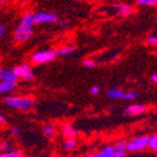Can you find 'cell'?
Segmentation results:
<instances>
[{"label": "cell", "mask_w": 157, "mask_h": 157, "mask_svg": "<svg viewBox=\"0 0 157 157\" xmlns=\"http://www.w3.org/2000/svg\"><path fill=\"white\" fill-rule=\"evenodd\" d=\"M109 9L112 10L117 17H121V18H126L133 13V7L125 2H115L111 5Z\"/></svg>", "instance_id": "8"}, {"label": "cell", "mask_w": 157, "mask_h": 157, "mask_svg": "<svg viewBox=\"0 0 157 157\" xmlns=\"http://www.w3.org/2000/svg\"><path fill=\"white\" fill-rule=\"evenodd\" d=\"M96 157H115L114 148L112 145L105 146L99 153H96Z\"/></svg>", "instance_id": "16"}, {"label": "cell", "mask_w": 157, "mask_h": 157, "mask_svg": "<svg viewBox=\"0 0 157 157\" xmlns=\"http://www.w3.org/2000/svg\"><path fill=\"white\" fill-rule=\"evenodd\" d=\"M149 79H151V81H152V82H154V84L157 85V74H154V75H152Z\"/></svg>", "instance_id": "29"}, {"label": "cell", "mask_w": 157, "mask_h": 157, "mask_svg": "<svg viewBox=\"0 0 157 157\" xmlns=\"http://www.w3.org/2000/svg\"><path fill=\"white\" fill-rule=\"evenodd\" d=\"M107 98L110 100H123L131 101L137 98V92L135 91H123L119 88H111L107 91Z\"/></svg>", "instance_id": "5"}, {"label": "cell", "mask_w": 157, "mask_h": 157, "mask_svg": "<svg viewBox=\"0 0 157 157\" xmlns=\"http://www.w3.org/2000/svg\"><path fill=\"white\" fill-rule=\"evenodd\" d=\"M75 46H73V45H64V46L59 47V48H57L56 51V55L57 56H60V57H65V56H68L71 55V54H73L74 52H75Z\"/></svg>", "instance_id": "14"}, {"label": "cell", "mask_w": 157, "mask_h": 157, "mask_svg": "<svg viewBox=\"0 0 157 157\" xmlns=\"http://www.w3.org/2000/svg\"><path fill=\"white\" fill-rule=\"evenodd\" d=\"M146 44L151 45V46H157V34L149 35L146 39Z\"/></svg>", "instance_id": "23"}, {"label": "cell", "mask_w": 157, "mask_h": 157, "mask_svg": "<svg viewBox=\"0 0 157 157\" xmlns=\"http://www.w3.org/2000/svg\"><path fill=\"white\" fill-rule=\"evenodd\" d=\"M99 92H100V88L98 86H92L90 88V94L92 96H97V94H99Z\"/></svg>", "instance_id": "27"}, {"label": "cell", "mask_w": 157, "mask_h": 157, "mask_svg": "<svg viewBox=\"0 0 157 157\" xmlns=\"http://www.w3.org/2000/svg\"><path fill=\"white\" fill-rule=\"evenodd\" d=\"M43 135L48 140H53L57 134V128L52 123H45L42 125Z\"/></svg>", "instance_id": "13"}, {"label": "cell", "mask_w": 157, "mask_h": 157, "mask_svg": "<svg viewBox=\"0 0 157 157\" xmlns=\"http://www.w3.org/2000/svg\"><path fill=\"white\" fill-rule=\"evenodd\" d=\"M59 132L65 139H76V136L78 135L77 130L69 122H65L59 126Z\"/></svg>", "instance_id": "10"}, {"label": "cell", "mask_w": 157, "mask_h": 157, "mask_svg": "<svg viewBox=\"0 0 157 157\" xmlns=\"http://www.w3.org/2000/svg\"><path fill=\"white\" fill-rule=\"evenodd\" d=\"M114 148L115 157H126L128 151H126V140H119L112 145Z\"/></svg>", "instance_id": "12"}, {"label": "cell", "mask_w": 157, "mask_h": 157, "mask_svg": "<svg viewBox=\"0 0 157 157\" xmlns=\"http://www.w3.org/2000/svg\"><path fill=\"white\" fill-rule=\"evenodd\" d=\"M10 134L12 136H19V134H20V128H19L18 126H11Z\"/></svg>", "instance_id": "26"}, {"label": "cell", "mask_w": 157, "mask_h": 157, "mask_svg": "<svg viewBox=\"0 0 157 157\" xmlns=\"http://www.w3.org/2000/svg\"><path fill=\"white\" fill-rule=\"evenodd\" d=\"M77 146V141L76 139H65L63 142V148L66 152H71L73 149H75Z\"/></svg>", "instance_id": "17"}, {"label": "cell", "mask_w": 157, "mask_h": 157, "mask_svg": "<svg viewBox=\"0 0 157 157\" xmlns=\"http://www.w3.org/2000/svg\"><path fill=\"white\" fill-rule=\"evenodd\" d=\"M135 2L143 7H157V0H135Z\"/></svg>", "instance_id": "21"}, {"label": "cell", "mask_w": 157, "mask_h": 157, "mask_svg": "<svg viewBox=\"0 0 157 157\" xmlns=\"http://www.w3.org/2000/svg\"><path fill=\"white\" fill-rule=\"evenodd\" d=\"M57 24L62 29H67L68 26H69V22H68L67 20H58Z\"/></svg>", "instance_id": "25"}, {"label": "cell", "mask_w": 157, "mask_h": 157, "mask_svg": "<svg viewBox=\"0 0 157 157\" xmlns=\"http://www.w3.org/2000/svg\"><path fill=\"white\" fill-rule=\"evenodd\" d=\"M0 157H25L23 154V152H21L20 149L12 148L10 151H7L5 153H1Z\"/></svg>", "instance_id": "18"}, {"label": "cell", "mask_w": 157, "mask_h": 157, "mask_svg": "<svg viewBox=\"0 0 157 157\" xmlns=\"http://www.w3.org/2000/svg\"><path fill=\"white\" fill-rule=\"evenodd\" d=\"M147 148H149L152 152L157 153V134H153V135L149 136Z\"/></svg>", "instance_id": "19"}, {"label": "cell", "mask_w": 157, "mask_h": 157, "mask_svg": "<svg viewBox=\"0 0 157 157\" xmlns=\"http://www.w3.org/2000/svg\"><path fill=\"white\" fill-rule=\"evenodd\" d=\"M149 135L143 134V135L136 136L133 139L126 141V151L128 153H140L147 148L148 145Z\"/></svg>", "instance_id": "3"}, {"label": "cell", "mask_w": 157, "mask_h": 157, "mask_svg": "<svg viewBox=\"0 0 157 157\" xmlns=\"http://www.w3.org/2000/svg\"><path fill=\"white\" fill-rule=\"evenodd\" d=\"M6 34H7V26L6 24L0 23V41L6 36Z\"/></svg>", "instance_id": "24"}, {"label": "cell", "mask_w": 157, "mask_h": 157, "mask_svg": "<svg viewBox=\"0 0 157 157\" xmlns=\"http://www.w3.org/2000/svg\"><path fill=\"white\" fill-rule=\"evenodd\" d=\"M81 65L86 68H94V67H97L98 63L94 59H91V58H86V59L82 60Z\"/></svg>", "instance_id": "22"}, {"label": "cell", "mask_w": 157, "mask_h": 157, "mask_svg": "<svg viewBox=\"0 0 157 157\" xmlns=\"http://www.w3.org/2000/svg\"><path fill=\"white\" fill-rule=\"evenodd\" d=\"M17 88V82H6L0 81V94H9Z\"/></svg>", "instance_id": "15"}, {"label": "cell", "mask_w": 157, "mask_h": 157, "mask_svg": "<svg viewBox=\"0 0 157 157\" xmlns=\"http://www.w3.org/2000/svg\"><path fill=\"white\" fill-rule=\"evenodd\" d=\"M12 69L18 79H21V80L24 81H32L34 79L33 69L28 64H21V65L13 67Z\"/></svg>", "instance_id": "7"}, {"label": "cell", "mask_w": 157, "mask_h": 157, "mask_svg": "<svg viewBox=\"0 0 157 157\" xmlns=\"http://www.w3.org/2000/svg\"><path fill=\"white\" fill-rule=\"evenodd\" d=\"M3 103L6 107L18 111H26L32 110L35 107V100L30 96H7L3 99Z\"/></svg>", "instance_id": "2"}, {"label": "cell", "mask_w": 157, "mask_h": 157, "mask_svg": "<svg viewBox=\"0 0 157 157\" xmlns=\"http://www.w3.org/2000/svg\"><path fill=\"white\" fill-rule=\"evenodd\" d=\"M18 78L13 73V69L8 67L0 68V81H6V82H17Z\"/></svg>", "instance_id": "11"}, {"label": "cell", "mask_w": 157, "mask_h": 157, "mask_svg": "<svg viewBox=\"0 0 157 157\" xmlns=\"http://www.w3.org/2000/svg\"><path fill=\"white\" fill-rule=\"evenodd\" d=\"M6 2H7V0H0V8H1Z\"/></svg>", "instance_id": "30"}, {"label": "cell", "mask_w": 157, "mask_h": 157, "mask_svg": "<svg viewBox=\"0 0 157 157\" xmlns=\"http://www.w3.org/2000/svg\"><path fill=\"white\" fill-rule=\"evenodd\" d=\"M34 13L25 12L21 17L18 25L13 31V39L17 43L28 42L34 34Z\"/></svg>", "instance_id": "1"}, {"label": "cell", "mask_w": 157, "mask_h": 157, "mask_svg": "<svg viewBox=\"0 0 157 157\" xmlns=\"http://www.w3.org/2000/svg\"><path fill=\"white\" fill-rule=\"evenodd\" d=\"M57 57L55 50H41L34 52L31 55V62L35 65L48 64Z\"/></svg>", "instance_id": "4"}, {"label": "cell", "mask_w": 157, "mask_h": 157, "mask_svg": "<svg viewBox=\"0 0 157 157\" xmlns=\"http://www.w3.org/2000/svg\"><path fill=\"white\" fill-rule=\"evenodd\" d=\"M13 148V143L10 141H7V140H3V141H0V154L1 153H5L7 151H10Z\"/></svg>", "instance_id": "20"}, {"label": "cell", "mask_w": 157, "mask_h": 157, "mask_svg": "<svg viewBox=\"0 0 157 157\" xmlns=\"http://www.w3.org/2000/svg\"><path fill=\"white\" fill-rule=\"evenodd\" d=\"M147 110V108L145 105L142 103H133L124 109L123 113L125 117H139V115L145 113Z\"/></svg>", "instance_id": "9"}, {"label": "cell", "mask_w": 157, "mask_h": 157, "mask_svg": "<svg viewBox=\"0 0 157 157\" xmlns=\"http://www.w3.org/2000/svg\"><path fill=\"white\" fill-rule=\"evenodd\" d=\"M6 124V118L2 113H0V126H2Z\"/></svg>", "instance_id": "28"}, {"label": "cell", "mask_w": 157, "mask_h": 157, "mask_svg": "<svg viewBox=\"0 0 157 157\" xmlns=\"http://www.w3.org/2000/svg\"><path fill=\"white\" fill-rule=\"evenodd\" d=\"M33 20L35 24H55L58 22L59 18L56 13L48 11H40L34 13Z\"/></svg>", "instance_id": "6"}, {"label": "cell", "mask_w": 157, "mask_h": 157, "mask_svg": "<svg viewBox=\"0 0 157 157\" xmlns=\"http://www.w3.org/2000/svg\"><path fill=\"white\" fill-rule=\"evenodd\" d=\"M84 157H96V153H94V154H88V155H86V156H84Z\"/></svg>", "instance_id": "31"}]
</instances>
